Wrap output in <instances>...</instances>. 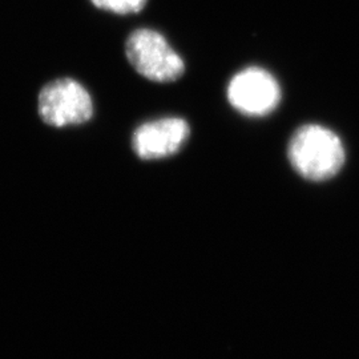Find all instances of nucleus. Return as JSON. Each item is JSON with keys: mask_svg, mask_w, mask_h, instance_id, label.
I'll list each match as a JSON object with an SVG mask.
<instances>
[{"mask_svg": "<svg viewBox=\"0 0 359 359\" xmlns=\"http://www.w3.org/2000/svg\"><path fill=\"white\" fill-rule=\"evenodd\" d=\"M226 96L231 107L249 117L271 114L281 100V88L269 71L249 67L231 77Z\"/></svg>", "mask_w": 359, "mask_h": 359, "instance_id": "obj_4", "label": "nucleus"}, {"mask_svg": "<svg viewBox=\"0 0 359 359\" xmlns=\"http://www.w3.org/2000/svg\"><path fill=\"white\" fill-rule=\"evenodd\" d=\"M191 135L181 117H163L144 123L132 136V148L142 160H158L177 154Z\"/></svg>", "mask_w": 359, "mask_h": 359, "instance_id": "obj_5", "label": "nucleus"}, {"mask_svg": "<svg viewBox=\"0 0 359 359\" xmlns=\"http://www.w3.org/2000/svg\"><path fill=\"white\" fill-rule=\"evenodd\" d=\"M287 157L295 172L309 181H327L345 164V147L332 129L306 124L297 129L287 147Z\"/></svg>", "mask_w": 359, "mask_h": 359, "instance_id": "obj_1", "label": "nucleus"}, {"mask_svg": "<svg viewBox=\"0 0 359 359\" xmlns=\"http://www.w3.org/2000/svg\"><path fill=\"white\" fill-rule=\"evenodd\" d=\"M90 3L99 10L117 15H129L142 11L148 0H90Z\"/></svg>", "mask_w": 359, "mask_h": 359, "instance_id": "obj_6", "label": "nucleus"}, {"mask_svg": "<svg viewBox=\"0 0 359 359\" xmlns=\"http://www.w3.org/2000/svg\"><path fill=\"white\" fill-rule=\"evenodd\" d=\"M41 120L56 128L84 124L93 115L88 90L79 81L65 77L48 83L40 90L38 100Z\"/></svg>", "mask_w": 359, "mask_h": 359, "instance_id": "obj_3", "label": "nucleus"}, {"mask_svg": "<svg viewBox=\"0 0 359 359\" xmlns=\"http://www.w3.org/2000/svg\"><path fill=\"white\" fill-rule=\"evenodd\" d=\"M126 53L130 65L148 80L172 83L184 75L182 57L158 31L151 28L133 31L127 39Z\"/></svg>", "mask_w": 359, "mask_h": 359, "instance_id": "obj_2", "label": "nucleus"}]
</instances>
